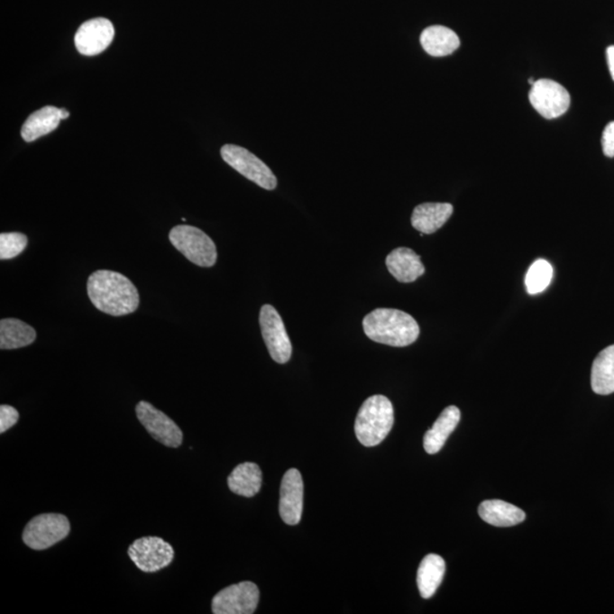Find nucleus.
<instances>
[{
  "instance_id": "1",
  "label": "nucleus",
  "mask_w": 614,
  "mask_h": 614,
  "mask_svg": "<svg viewBox=\"0 0 614 614\" xmlns=\"http://www.w3.org/2000/svg\"><path fill=\"white\" fill-rule=\"evenodd\" d=\"M87 290L97 310L112 316L132 315L139 307L138 289L119 272L98 270L90 274Z\"/></svg>"
},
{
  "instance_id": "2",
  "label": "nucleus",
  "mask_w": 614,
  "mask_h": 614,
  "mask_svg": "<svg viewBox=\"0 0 614 614\" xmlns=\"http://www.w3.org/2000/svg\"><path fill=\"white\" fill-rule=\"evenodd\" d=\"M363 330L371 341L393 347L409 346L420 334L413 316L395 308H377L363 320Z\"/></svg>"
},
{
  "instance_id": "3",
  "label": "nucleus",
  "mask_w": 614,
  "mask_h": 614,
  "mask_svg": "<svg viewBox=\"0 0 614 614\" xmlns=\"http://www.w3.org/2000/svg\"><path fill=\"white\" fill-rule=\"evenodd\" d=\"M394 426V408L382 395L369 398L361 407L355 421V435L365 447L379 445Z\"/></svg>"
},
{
  "instance_id": "4",
  "label": "nucleus",
  "mask_w": 614,
  "mask_h": 614,
  "mask_svg": "<svg viewBox=\"0 0 614 614\" xmlns=\"http://www.w3.org/2000/svg\"><path fill=\"white\" fill-rule=\"evenodd\" d=\"M170 242L191 263L202 268H211L216 263L217 252L215 242L196 226H174L169 234Z\"/></svg>"
},
{
  "instance_id": "5",
  "label": "nucleus",
  "mask_w": 614,
  "mask_h": 614,
  "mask_svg": "<svg viewBox=\"0 0 614 614\" xmlns=\"http://www.w3.org/2000/svg\"><path fill=\"white\" fill-rule=\"evenodd\" d=\"M221 156L225 162L242 176L254 182L265 190L276 189L277 177L271 169L250 151L241 146L225 145L221 148Z\"/></svg>"
},
{
  "instance_id": "6",
  "label": "nucleus",
  "mask_w": 614,
  "mask_h": 614,
  "mask_svg": "<svg viewBox=\"0 0 614 614\" xmlns=\"http://www.w3.org/2000/svg\"><path fill=\"white\" fill-rule=\"evenodd\" d=\"M71 525L67 517L59 513H45L34 517L23 531V542L36 551L47 550L67 538Z\"/></svg>"
},
{
  "instance_id": "7",
  "label": "nucleus",
  "mask_w": 614,
  "mask_h": 614,
  "mask_svg": "<svg viewBox=\"0 0 614 614\" xmlns=\"http://www.w3.org/2000/svg\"><path fill=\"white\" fill-rule=\"evenodd\" d=\"M260 325L270 355L279 364L289 362L293 353L282 317L272 305L265 304L260 312Z\"/></svg>"
},
{
  "instance_id": "8",
  "label": "nucleus",
  "mask_w": 614,
  "mask_h": 614,
  "mask_svg": "<svg viewBox=\"0 0 614 614\" xmlns=\"http://www.w3.org/2000/svg\"><path fill=\"white\" fill-rule=\"evenodd\" d=\"M259 587L252 582H243L225 588L212 600L215 614H252L258 608Z\"/></svg>"
},
{
  "instance_id": "9",
  "label": "nucleus",
  "mask_w": 614,
  "mask_h": 614,
  "mask_svg": "<svg viewBox=\"0 0 614 614\" xmlns=\"http://www.w3.org/2000/svg\"><path fill=\"white\" fill-rule=\"evenodd\" d=\"M128 554L136 567L147 573L169 567L174 559L173 547L160 537L137 539L130 545Z\"/></svg>"
},
{
  "instance_id": "10",
  "label": "nucleus",
  "mask_w": 614,
  "mask_h": 614,
  "mask_svg": "<svg viewBox=\"0 0 614 614\" xmlns=\"http://www.w3.org/2000/svg\"><path fill=\"white\" fill-rule=\"evenodd\" d=\"M531 105L545 119H556L569 110L572 98L568 90L548 79L535 81L529 93Z\"/></svg>"
},
{
  "instance_id": "11",
  "label": "nucleus",
  "mask_w": 614,
  "mask_h": 614,
  "mask_svg": "<svg viewBox=\"0 0 614 614\" xmlns=\"http://www.w3.org/2000/svg\"><path fill=\"white\" fill-rule=\"evenodd\" d=\"M136 415L141 424L155 441L164 446L178 448L184 441V435L176 422L151 403L142 400L136 407Z\"/></svg>"
},
{
  "instance_id": "12",
  "label": "nucleus",
  "mask_w": 614,
  "mask_h": 614,
  "mask_svg": "<svg viewBox=\"0 0 614 614\" xmlns=\"http://www.w3.org/2000/svg\"><path fill=\"white\" fill-rule=\"evenodd\" d=\"M115 36V25L104 17L89 20L78 29L74 43L81 55L95 56L103 53Z\"/></svg>"
},
{
  "instance_id": "13",
  "label": "nucleus",
  "mask_w": 614,
  "mask_h": 614,
  "mask_svg": "<svg viewBox=\"0 0 614 614\" xmlns=\"http://www.w3.org/2000/svg\"><path fill=\"white\" fill-rule=\"evenodd\" d=\"M304 483L298 469H289L282 478L279 512L285 524L298 525L303 515Z\"/></svg>"
},
{
  "instance_id": "14",
  "label": "nucleus",
  "mask_w": 614,
  "mask_h": 614,
  "mask_svg": "<svg viewBox=\"0 0 614 614\" xmlns=\"http://www.w3.org/2000/svg\"><path fill=\"white\" fill-rule=\"evenodd\" d=\"M386 265L391 276L403 284L416 281L426 272L420 256L415 251L407 247L396 248L391 252L387 256Z\"/></svg>"
},
{
  "instance_id": "15",
  "label": "nucleus",
  "mask_w": 614,
  "mask_h": 614,
  "mask_svg": "<svg viewBox=\"0 0 614 614\" xmlns=\"http://www.w3.org/2000/svg\"><path fill=\"white\" fill-rule=\"evenodd\" d=\"M453 208L448 203H425L417 205L412 213L413 228L424 234L438 232L453 215Z\"/></svg>"
},
{
  "instance_id": "16",
  "label": "nucleus",
  "mask_w": 614,
  "mask_h": 614,
  "mask_svg": "<svg viewBox=\"0 0 614 614\" xmlns=\"http://www.w3.org/2000/svg\"><path fill=\"white\" fill-rule=\"evenodd\" d=\"M460 420L461 412L459 408L452 405V407L444 409L436 422L425 435L424 447L426 452L428 454H436V453L441 451L450 435L459 425Z\"/></svg>"
},
{
  "instance_id": "17",
  "label": "nucleus",
  "mask_w": 614,
  "mask_h": 614,
  "mask_svg": "<svg viewBox=\"0 0 614 614\" xmlns=\"http://www.w3.org/2000/svg\"><path fill=\"white\" fill-rule=\"evenodd\" d=\"M478 512L483 521L495 527H512L526 519L521 509L500 499L485 500L479 505Z\"/></svg>"
},
{
  "instance_id": "18",
  "label": "nucleus",
  "mask_w": 614,
  "mask_h": 614,
  "mask_svg": "<svg viewBox=\"0 0 614 614\" xmlns=\"http://www.w3.org/2000/svg\"><path fill=\"white\" fill-rule=\"evenodd\" d=\"M420 42L426 53L434 58L451 55L460 47V39L457 34L443 25H433L424 30Z\"/></svg>"
},
{
  "instance_id": "19",
  "label": "nucleus",
  "mask_w": 614,
  "mask_h": 614,
  "mask_svg": "<svg viewBox=\"0 0 614 614\" xmlns=\"http://www.w3.org/2000/svg\"><path fill=\"white\" fill-rule=\"evenodd\" d=\"M60 119V108L45 106L41 110L32 113L22 126L21 136L27 142H32L37 139L53 133L59 128Z\"/></svg>"
},
{
  "instance_id": "20",
  "label": "nucleus",
  "mask_w": 614,
  "mask_h": 614,
  "mask_svg": "<svg viewBox=\"0 0 614 614\" xmlns=\"http://www.w3.org/2000/svg\"><path fill=\"white\" fill-rule=\"evenodd\" d=\"M446 564L442 556L428 554L417 569V582L422 598H433L445 576Z\"/></svg>"
},
{
  "instance_id": "21",
  "label": "nucleus",
  "mask_w": 614,
  "mask_h": 614,
  "mask_svg": "<svg viewBox=\"0 0 614 614\" xmlns=\"http://www.w3.org/2000/svg\"><path fill=\"white\" fill-rule=\"evenodd\" d=\"M228 486L234 494L243 496V498H252L262 487V472L256 463L239 464L230 473Z\"/></svg>"
},
{
  "instance_id": "22",
  "label": "nucleus",
  "mask_w": 614,
  "mask_h": 614,
  "mask_svg": "<svg viewBox=\"0 0 614 614\" xmlns=\"http://www.w3.org/2000/svg\"><path fill=\"white\" fill-rule=\"evenodd\" d=\"M36 338V330L23 321L19 319L0 321V348L2 350H16V348L32 345Z\"/></svg>"
},
{
  "instance_id": "23",
  "label": "nucleus",
  "mask_w": 614,
  "mask_h": 614,
  "mask_svg": "<svg viewBox=\"0 0 614 614\" xmlns=\"http://www.w3.org/2000/svg\"><path fill=\"white\" fill-rule=\"evenodd\" d=\"M591 389L599 395L614 393V345L596 357L591 368Z\"/></svg>"
},
{
  "instance_id": "24",
  "label": "nucleus",
  "mask_w": 614,
  "mask_h": 614,
  "mask_svg": "<svg viewBox=\"0 0 614 614\" xmlns=\"http://www.w3.org/2000/svg\"><path fill=\"white\" fill-rule=\"evenodd\" d=\"M553 278V268L545 260H537L531 264L526 274V289L530 295L543 293L550 286Z\"/></svg>"
},
{
  "instance_id": "25",
  "label": "nucleus",
  "mask_w": 614,
  "mask_h": 614,
  "mask_svg": "<svg viewBox=\"0 0 614 614\" xmlns=\"http://www.w3.org/2000/svg\"><path fill=\"white\" fill-rule=\"evenodd\" d=\"M28 245V237L21 233L0 234V260H12L23 252Z\"/></svg>"
},
{
  "instance_id": "26",
  "label": "nucleus",
  "mask_w": 614,
  "mask_h": 614,
  "mask_svg": "<svg viewBox=\"0 0 614 614\" xmlns=\"http://www.w3.org/2000/svg\"><path fill=\"white\" fill-rule=\"evenodd\" d=\"M19 417L20 415L16 408L10 407V405H2L0 407V434L5 433L13 426H15Z\"/></svg>"
},
{
  "instance_id": "27",
  "label": "nucleus",
  "mask_w": 614,
  "mask_h": 614,
  "mask_svg": "<svg viewBox=\"0 0 614 614\" xmlns=\"http://www.w3.org/2000/svg\"><path fill=\"white\" fill-rule=\"evenodd\" d=\"M602 147L605 156L614 158V121L605 126L602 136Z\"/></svg>"
},
{
  "instance_id": "28",
  "label": "nucleus",
  "mask_w": 614,
  "mask_h": 614,
  "mask_svg": "<svg viewBox=\"0 0 614 614\" xmlns=\"http://www.w3.org/2000/svg\"><path fill=\"white\" fill-rule=\"evenodd\" d=\"M607 59H608L609 73H611V77H612V79L614 81V46L608 47Z\"/></svg>"
},
{
  "instance_id": "29",
  "label": "nucleus",
  "mask_w": 614,
  "mask_h": 614,
  "mask_svg": "<svg viewBox=\"0 0 614 614\" xmlns=\"http://www.w3.org/2000/svg\"><path fill=\"white\" fill-rule=\"evenodd\" d=\"M69 116V112L65 110V108H60V119L65 120Z\"/></svg>"
}]
</instances>
